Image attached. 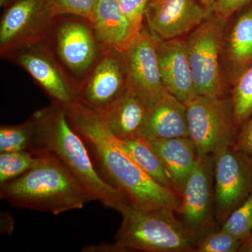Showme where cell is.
<instances>
[{
    "instance_id": "obj_14",
    "label": "cell",
    "mask_w": 252,
    "mask_h": 252,
    "mask_svg": "<svg viewBox=\"0 0 252 252\" xmlns=\"http://www.w3.org/2000/svg\"><path fill=\"white\" fill-rule=\"evenodd\" d=\"M212 14L195 0H149L144 18L157 39L170 40L191 32Z\"/></svg>"
},
{
    "instance_id": "obj_9",
    "label": "cell",
    "mask_w": 252,
    "mask_h": 252,
    "mask_svg": "<svg viewBox=\"0 0 252 252\" xmlns=\"http://www.w3.org/2000/svg\"><path fill=\"white\" fill-rule=\"evenodd\" d=\"M2 58L26 71L52 103L67 109L79 100V89L60 65L45 39L18 46Z\"/></svg>"
},
{
    "instance_id": "obj_16",
    "label": "cell",
    "mask_w": 252,
    "mask_h": 252,
    "mask_svg": "<svg viewBox=\"0 0 252 252\" xmlns=\"http://www.w3.org/2000/svg\"><path fill=\"white\" fill-rule=\"evenodd\" d=\"M189 137L185 103L165 93L149 109L144 139Z\"/></svg>"
},
{
    "instance_id": "obj_18",
    "label": "cell",
    "mask_w": 252,
    "mask_h": 252,
    "mask_svg": "<svg viewBox=\"0 0 252 252\" xmlns=\"http://www.w3.org/2000/svg\"><path fill=\"white\" fill-rule=\"evenodd\" d=\"M144 140L163 162L182 195L198 158L193 141L189 137Z\"/></svg>"
},
{
    "instance_id": "obj_1",
    "label": "cell",
    "mask_w": 252,
    "mask_h": 252,
    "mask_svg": "<svg viewBox=\"0 0 252 252\" xmlns=\"http://www.w3.org/2000/svg\"><path fill=\"white\" fill-rule=\"evenodd\" d=\"M73 128L82 137L99 175L138 208L167 207L178 212L182 197L151 179L124 152L100 113L78 100L66 109Z\"/></svg>"
},
{
    "instance_id": "obj_25",
    "label": "cell",
    "mask_w": 252,
    "mask_h": 252,
    "mask_svg": "<svg viewBox=\"0 0 252 252\" xmlns=\"http://www.w3.org/2000/svg\"><path fill=\"white\" fill-rule=\"evenodd\" d=\"M221 228L242 242L252 230V193L222 223Z\"/></svg>"
},
{
    "instance_id": "obj_24",
    "label": "cell",
    "mask_w": 252,
    "mask_h": 252,
    "mask_svg": "<svg viewBox=\"0 0 252 252\" xmlns=\"http://www.w3.org/2000/svg\"><path fill=\"white\" fill-rule=\"evenodd\" d=\"M231 103L235 124L241 127L252 114V66L235 84Z\"/></svg>"
},
{
    "instance_id": "obj_27",
    "label": "cell",
    "mask_w": 252,
    "mask_h": 252,
    "mask_svg": "<svg viewBox=\"0 0 252 252\" xmlns=\"http://www.w3.org/2000/svg\"><path fill=\"white\" fill-rule=\"evenodd\" d=\"M98 0H46L55 17L73 15L86 18L93 22L94 10Z\"/></svg>"
},
{
    "instance_id": "obj_29",
    "label": "cell",
    "mask_w": 252,
    "mask_h": 252,
    "mask_svg": "<svg viewBox=\"0 0 252 252\" xmlns=\"http://www.w3.org/2000/svg\"><path fill=\"white\" fill-rule=\"evenodd\" d=\"M252 0H216L212 6L213 14L227 21L234 13Z\"/></svg>"
},
{
    "instance_id": "obj_30",
    "label": "cell",
    "mask_w": 252,
    "mask_h": 252,
    "mask_svg": "<svg viewBox=\"0 0 252 252\" xmlns=\"http://www.w3.org/2000/svg\"><path fill=\"white\" fill-rule=\"evenodd\" d=\"M235 147L252 155V114L239 130Z\"/></svg>"
},
{
    "instance_id": "obj_7",
    "label": "cell",
    "mask_w": 252,
    "mask_h": 252,
    "mask_svg": "<svg viewBox=\"0 0 252 252\" xmlns=\"http://www.w3.org/2000/svg\"><path fill=\"white\" fill-rule=\"evenodd\" d=\"M225 22L212 14L185 40L198 95L220 97L223 94L220 56Z\"/></svg>"
},
{
    "instance_id": "obj_15",
    "label": "cell",
    "mask_w": 252,
    "mask_h": 252,
    "mask_svg": "<svg viewBox=\"0 0 252 252\" xmlns=\"http://www.w3.org/2000/svg\"><path fill=\"white\" fill-rule=\"evenodd\" d=\"M157 54L162 84L167 92L185 104L198 95L194 85L185 41L181 38L158 39Z\"/></svg>"
},
{
    "instance_id": "obj_11",
    "label": "cell",
    "mask_w": 252,
    "mask_h": 252,
    "mask_svg": "<svg viewBox=\"0 0 252 252\" xmlns=\"http://www.w3.org/2000/svg\"><path fill=\"white\" fill-rule=\"evenodd\" d=\"M158 39L142 31L124 52L127 88L150 108L167 91L162 84L157 54Z\"/></svg>"
},
{
    "instance_id": "obj_26",
    "label": "cell",
    "mask_w": 252,
    "mask_h": 252,
    "mask_svg": "<svg viewBox=\"0 0 252 252\" xmlns=\"http://www.w3.org/2000/svg\"><path fill=\"white\" fill-rule=\"evenodd\" d=\"M242 241L220 228L199 240L195 252H239Z\"/></svg>"
},
{
    "instance_id": "obj_32",
    "label": "cell",
    "mask_w": 252,
    "mask_h": 252,
    "mask_svg": "<svg viewBox=\"0 0 252 252\" xmlns=\"http://www.w3.org/2000/svg\"><path fill=\"white\" fill-rule=\"evenodd\" d=\"M216 0H200V4L205 7H212Z\"/></svg>"
},
{
    "instance_id": "obj_5",
    "label": "cell",
    "mask_w": 252,
    "mask_h": 252,
    "mask_svg": "<svg viewBox=\"0 0 252 252\" xmlns=\"http://www.w3.org/2000/svg\"><path fill=\"white\" fill-rule=\"evenodd\" d=\"M45 40L60 65L80 89L104 49L86 18L56 16Z\"/></svg>"
},
{
    "instance_id": "obj_4",
    "label": "cell",
    "mask_w": 252,
    "mask_h": 252,
    "mask_svg": "<svg viewBox=\"0 0 252 252\" xmlns=\"http://www.w3.org/2000/svg\"><path fill=\"white\" fill-rule=\"evenodd\" d=\"M115 236L120 252H195L199 240L177 212L167 207L138 208L129 205L121 212Z\"/></svg>"
},
{
    "instance_id": "obj_13",
    "label": "cell",
    "mask_w": 252,
    "mask_h": 252,
    "mask_svg": "<svg viewBox=\"0 0 252 252\" xmlns=\"http://www.w3.org/2000/svg\"><path fill=\"white\" fill-rule=\"evenodd\" d=\"M127 88L124 53L104 47L88 77L81 84L79 100L87 107L104 112Z\"/></svg>"
},
{
    "instance_id": "obj_21",
    "label": "cell",
    "mask_w": 252,
    "mask_h": 252,
    "mask_svg": "<svg viewBox=\"0 0 252 252\" xmlns=\"http://www.w3.org/2000/svg\"><path fill=\"white\" fill-rule=\"evenodd\" d=\"M37 124L34 115L26 122L0 127V152H21L36 149Z\"/></svg>"
},
{
    "instance_id": "obj_22",
    "label": "cell",
    "mask_w": 252,
    "mask_h": 252,
    "mask_svg": "<svg viewBox=\"0 0 252 252\" xmlns=\"http://www.w3.org/2000/svg\"><path fill=\"white\" fill-rule=\"evenodd\" d=\"M230 59L237 67L252 62V9L240 16L230 36Z\"/></svg>"
},
{
    "instance_id": "obj_28",
    "label": "cell",
    "mask_w": 252,
    "mask_h": 252,
    "mask_svg": "<svg viewBox=\"0 0 252 252\" xmlns=\"http://www.w3.org/2000/svg\"><path fill=\"white\" fill-rule=\"evenodd\" d=\"M135 37L143 28L145 10L149 0H117Z\"/></svg>"
},
{
    "instance_id": "obj_23",
    "label": "cell",
    "mask_w": 252,
    "mask_h": 252,
    "mask_svg": "<svg viewBox=\"0 0 252 252\" xmlns=\"http://www.w3.org/2000/svg\"><path fill=\"white\" fill-rule=\"evenodd\" d=\"M43 149L0 154V185L17 178L37 165Z\"/></svg>"
},
{
    "instance_id": "obj_12",
    "label": "cell",
    "mask_w": 252,
    "mask_h": 252,
    "mask_svg": "<svg viewBox=\"0 0 252 252\" xmlns=\"http://www.w3.org/2000/svg\"><path fill=\"white\" fill-rule=\"evenodd\" d=\"M55 16L46 0H16L0 22L1 57L23 44L46 39Z\"/></svg>"
},
{
    "instance_id": "obj_31",
    "label": "cell",
    "mask_w": 252,
    "mask_h": 252,
    "mask_svg": "<svg viewBox=\"0 0 252 252\" xmlns=\"http://www.w3.org/2000/svg\"><path fill=\"white\" fill-rule=\"evenodd\" d=\"M239 252H252V230L250 234L242 242Z\"/></svg>"
},
{
    "instance_id": "obj_6",
    "label": "cell",
    "mask_w": 252,
    "mask_h": 252,
    "mask_svg": "<svg viewBox=\"0 0 252 252\" xmlns=\"http://www.w3.org/2000/svg\"><path fill=\"white\" fill-rule=\"evenodd\" d=\"M189 137L198 155H212L225 145H235L239 130L231 101L217 96L197 95L186 103Z\"/></svg>"
},
{
    "instance_id": "obj_19",
    "label": "cell",
    "mask_w": 252,
    "mask_h": 252,
    "mask_svg": "<svg viewBox=\"0 0 252 252\" xmlns=\"http://www.w3.org/2000/svg\"><path fill=\"white\" fill-rule=\"evenodd\" d=\"M92 23L104 47L124 53L136 38L117 0H98Z\"/></svg>"
},
{
    "instance_id": "obj_3",
    "label": "cell",
    "mask_w": 252,
    "mask_h": 252,
    "mask_svg": "<svg viewBox=\"0 0 252 252\" xmlns=\"http://www.w3.org/2000/svg\"><path fill=\"white\" fill-rule=\"evenodd\" d=\"M0 187V198L13 206L55 215L80 210L92 200L59 158L44 149L37 165Z\"/></svg>"
},
{
    "instance_id": "obj_10",
    "label": "cell",
    "mask_w": 252,
    "mask_h": 252,
    "mask_svg": "<svg viewBox=\"0 0 252 252\" xmlns=\"http://www.w3.org/2000/svg\"><path fill=\"white\" fill-rule=\"evenodd\" d=\"M213 177L212 156L198 155L193 171L184 187L182 203L177 212L199 240L214 230Z\"/></svg>"
},
{
    "instance_id": "obj_8",
    "label": "cell",
    "mask_w": 252,
    "mask_h": 252,
    "mask_svg": "<svg viewBox=\"0 0 252 252\" xmlns=\"http://www.w3.org/2000/svg\"><path fill=\"white\" fill-rule=\"evenodd\" d=\"M212 156L215 215L223 223L252 195V155L235 148V145H225Z\"/></svg>"
},
{
    "instance_id": "obj_17",
    "label": "cell",
    "mask_w": 252,
    "mask_h": 252,
    "mask_svg": "<svg viewBox=\"0 0 252 252\" xmlns=\"http://www.w3.org/2000/svg\"><path fill=\"white\" fill-rule=\"evenodd\" d=\"M149 107L127 90L104 112H99L113 135L122 140L143 138Z\"/></svg>"
},
{
    "instance_id": "obj_2",
    "label": "cell",
    "mask_w": 252,
    "mask_h": 252,
    "mask_svg": "<svg viewBox=\"0 0 252 252\" xmlns=\"http://www.w3.org/2000/svg\"><path fill=\"white\" fill-rule=\"evenodd\" d=\"M33 115L37 124L36 149H46L59 158L91 200L119 213L131 205L122 192L99 175L85 142L71 125L64 107L52 103Z\"/></svg>"
},
{
    "instance_id": "obj_20",
    "label": "cell",
    "mask_w": 252,
    "mask_h": 252,
    "mask_svg": "<svg viewBox=\"0 0 252 252\" xmlns=\"http://www.w3.org/2000/svg\"><path fill=\"white\" fill-rule=\"evenodd\" d=\"M118 142L121 148L151 179L182 197L170 172L147 141L143 138L132 140L118 138Z\"/></svg>"
}]
</instances>
